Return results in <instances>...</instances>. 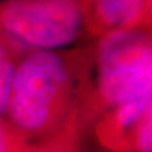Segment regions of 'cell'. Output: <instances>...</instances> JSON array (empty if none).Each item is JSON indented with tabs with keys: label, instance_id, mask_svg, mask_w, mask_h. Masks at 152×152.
Segmentation results:
<instances>
[{
	"label": "cell",
	"instance_id": "cell-2",
	"mask_svg": "<svg viewBox=\"0 0 152 152\" xmlns=\"http://www.w3.org/2000/svg\"><path fill=\"white\" fill-rule=\"evenodd\" d=\"M152 93L151 27L110 31L93 46L90 88L80 121L88 127L103 113Z\"/></svg>",
	"mask_w": 152,
	"mask_h": 152
},
{
	"label": "cell",
	"instance_id": "cell-7",
	"mask_svg": "<svg viewBox=\"0 0 152 152\" xmlns=\"http://www.w3.org/2000/svg\"><path fill=\"white\" fill-rule=\"evenodd\" d=\"M84 129L80 121L75 119L53 137L37 143L34 152H79V143Z\"/></svg>",
	"mask_w": 152,
	"mask_h": 152
},
{
	"label": "cell",
	"instance_id": "cell-6",
	"mask_svg": "<svg viewBox=\"0 0 152 152\" xmlns=\"http://www.w3.org/2000/svg\"><path fill=\"white\" fill-rule=\"evenodd\" d=\"M26 53L0 32V117L5 113L12 79L18 62Z\"/></svg>",
	"mask_w": 152,
	"mask_h": 152
},
{
	"label": "cell",
	"instance_id": "cell-8",
	"mask_svg": "<svg viewBox=\"0 0 152 152\" xmlns=\"http://www.w3.org/2000/svg\"><path fill=\"white\" fill-rule=\"evenodd\" d=\"M34 143L0 117V152H34Z\"/></svg>",
	"mask_w": 152,
	"mask_h": 152
},
{
	"label": "cell",
	"instance_id": "cell-3",
	"mask_svg": "<svg viewBox=\"0 0 152 152\" xmlns=\"http://www.w3.org/2000/svg\"><path fill=\"white\" fill-rule=\"evenodd\" d=\"M0 32L23 53L77 45L95 38L93 0H4Z\"/></svg>",
	"mask_w": 152,
	"mask_h": 152
},
{
	"label": "cell",
	"instance_id": "cell-4",
	"mask_svg": "<svg viewBox=\"0 0 152 152\" xmlns=\"http://www.w3.org/2000/svg\"><path fill=\"white\" fill-rule=\"evenodd\" d=\"M152 98L127 103L95 121V138L112 152H151Z\"/></svg>",
	"mask_w": 152,
	"mask_h": 152
},
{
	"label": "cell",
	"instance_id": "cell-1",
	"mask_svg": "<svg viewBox=\"0 0 152 152\" xmlns=\"http://www.w3.org/2000/svg\"><path fill=\"white\" fill-rule=\"evenodd\" d=\"M91 66L93 46L26 53L12 79L4 113L7 121L37 143L80 121Z\"/></svg>",
	"mask_w": 152,
	"mask_h": 152
},
{
	"label": "cell",
	"instance_id": "cell-5",
	"mask_svg": "<svg viewBox=\"0 0 152 152\" xmlns=\"http://www.w3.org/2000/svg\"><path fill=\"white\" fill-rule=\"evenodd\" d=\"M95 38L110 31L151 27V0H93Z\"/></svg>",
	"mask_w": 152,
	"mask_h": 152
}]
</instances>
